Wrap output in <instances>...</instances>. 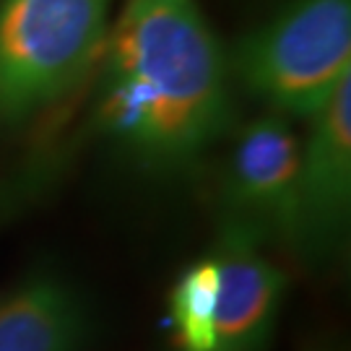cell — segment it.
<instances>
[{
    "mask_svg": "<svg viewBox=\"0 0 351 351\" xmlns=\"http://www.w3.org/2000/svg\"><path fill=\"white\" fill-rule=\"evenodd\" d=\"M88 315L58 278H34L0 302V351H81Z\"/></svg>",
    "mask_w": 351,
    "mask_h": 351,
    "instance_id": "obj_7",
    "label": "cell"
},
{
    "mask_svg": "<svg viewBox=\"0 0 351 351\" xmlns=\"http://www.w3.org/2000/svg\"><path fill=\"white\" fill-rule=\"evenodd\" d=\"M216 302H219V265L208 255L193 263L177 278L169 313L180 351L216 349Z\"/></svg>",
    "mask_w": 351,
    "mask_h": 351,
    "instance_id": "obj_8",
    "label": "cell"
},
{
    "mask_svg": "<svg viewBox=\"0 0 351 351\" xmlns=\"http://www.w3.org/2000/svg\"><path fill=\"white\" fill-rule=\"evenodd\" d=\"M110 0H0V128L65 97L99 58Z\"/></svg>",
    "mask_w": 351,
    "mask_h": 351,
    "instance_id": "obj_2",
    "label": "cell"
},
{
    "mask_svg": "<svg viewBox=\"0 0 351 351\" xmlns=\"http://www.w3.org/2000/svg\"><path fill=\"white\" fill-rule=\"evenodd\" d=\"M229 120V60L198 0H128L104 42V133L143 164L177 169L211 149Z\"/></svg>",
    "mask_w": 351,
    "mask_h": 351,
    "instance_id": "obj_1",
    "label": "cell"
},
{
    "mask_svg": "<svg viewBox=\"0 0 351 351\" xmlns=\"http://www.w3.org/2000/svg\"><path fill=\"white\" fill-rule=\"evenodd\" d=\"M300 167L302 141L287 117L268 112L242 128L221 188L226 221L300 250Z\"/></svg>",
    "mask_w": 351,
    "mask_h": 351,
    "instance_id": "obj_4",
    "label": "cell"
},
{
    "mask_svg": "<svg viewBox=\"0 0 351 351\" xmlns=\"http://www.w3.org/2000/svg\"><path fill=\"white\" fill-rule=\"evenodd\" d=\"M239 84L281 117H310L351 78V0H291L239 42Z\"/></svg>",
    "mask_w": 351,
    "mask_h": 351,
    "instance_id": "obj_3",
    "label": "cell"
},
{
    "mask_svg": "<svg viewBox=\"0 0 351 351\" xmlns=\"http://www.w3.org/2000/svg\"><path fill=\"white\" fill-rule=\"evenodd\" d=\"M261 239L250 229L224 221L213 250L219 265L216 302V349L261 351L284 300L287 276L261 250Z\"/></svg>",
    "mask_w": 351,
    "mask_h": 351,
    "instance_id": "obj_6",
    "label": "cell"
},
{
    "mask_svg": "<svg viewBox=\"0 0 351 351\" xmlns=\"http://www.w3.org/2000/svg\"><path fill=\"white\" fill-rule=\"evenodd\" d=\"M300 167V252L323 255L346 234L351 208V78L310 117Z\"/></svg>",
    "mask_w": 351,
    "mask_h": 351,
    "instance_id": "obj_5",
    "label": "cell"
}]
</instances>
